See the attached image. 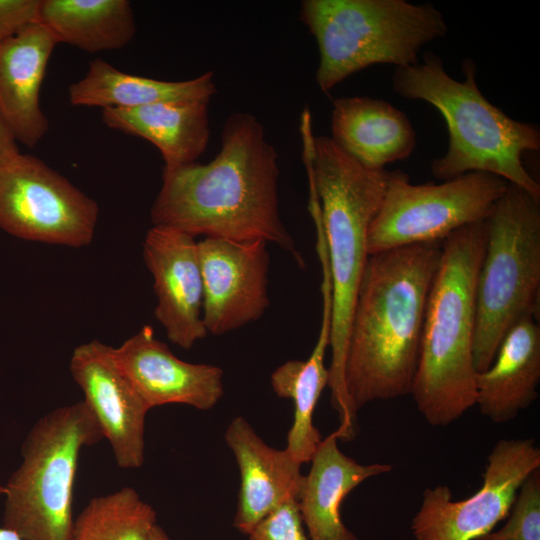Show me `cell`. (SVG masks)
I'll use <instances>...</instances> for the list:
<instances>
[{"instance_id":"obj_1","label":"cell","mask_w":540,"mask_h":540,"mask_svg":"<svg viewBox=\"0 0 540 540\" xmlns=\"http://www.w3.org/2000/svg\"><path fill=\"white\" fill-rule=\"evenodd\" d=\"M279 174L263 124L250 113H233L212 161L164 166L151 222L193 237L274 243L303 266L280 215Z\"/></svg>"},{"instance_id":"obj_2","label":"cell","mask_w":540,"mask_h":540,"mask_svg":"<svg viewBox=\"0 0 540 540\" xmlns=\"http://www.w3.org/2000/svg\"><path fill=\"white\" fill-rule=\"evenodd\" d=\"M442 242L369 255L357 291L344 363L352 410L411 394Z\"/></svg>"},{"instance_id":"obj_3","label":"cell","mask_w":540,"mask_h":540,"mask_svg":"<svg viewBox=\"0 0 540 540\" xmlns=\"http://www.w3.org/2000/svg\"><path fill=\"white\" fill-rule=\"evenodd\" d=\"M300 132L308 185L318 201L332 287L331 404L345 431L357 425L344 384L350 322L359 284L369 257L367 233L382 203L390 171L371 170L327 136H314L311 116H301Z\"/></svg>"},{"instance_id":"obj_4","label":"cell","mask_w":540,"mask_h":540,"mask_svg":"<svg viewBox=\"0 0 540 540\" xmlns=\"http://www.w3.org/2000/svg\"><path fill=\"white\" fill-rule=\"evenodd\" d=\"M486 239L487 220L442 242L411 391L418 411L434 427L450 425L476 403V283Z\"/></svg>"},{"instance_id":"obj_5","label":"cell","mask_w":540,"mask_h":540,"mask_svg":"<svg viewBox=\"0 0 540 540\" xmlns=\"http://www.w3.org/2000/svg\"><path fill=\"white\" fill-rule=\"evenodd\" d=\"M465 80L448 75L433 52L423 61L395 68L392 89L403 98L425 101L443 116L448 128L446 153L432 161V175L447 181L469 172H487L540 198V185L523 163V155L540 148L536 125L520 122L490 103L476 83V66L463 62Z\"/></svg>"},{"instance_id":"obj_6","label":"cell","mask_w":540,"mask_h":540,"mask_svg":"<svg viewBox=\"0 0 540 540\" xmlns=\"http://www.w3.org/2000/svg\"><path fill=\"white\" fill-rule=\"evenodd\" d=\"M300 19L316 40L315 79L325 93L374 64L418 63L422 47L448 31L432 4L405 0H304Z\"/></svg>"},{"instance_id":"obj_7","label":"cell","mask_w":540,"mask_h":540,"mask_svg":"<svg viewBox=\"0 0 540 540\" xmlns=\"http://www.w3.org/2000/svg\"><path fill=\"white\" fill-rule=\"evenodd\" d=\"M103 439L81 400L41 416L22 444V462L5 485L3 526L22 540H70L80 453Z\"/></svg>"},{"instance_id":"obj_8","label":"cell","mask_w":540,"mask_h":540,"mask_svg":"<svg viewBox=\"0 0 540 540\" xmlns=\"http://www.w3.org/2000/svg\"><path fill=\"white\" fill-rule=\"evenodd\" d=\"M540 293V198L508 184L487 219L476 283L474 365L487 369L507 332L537 319Z\"/></svg>"},{"instance_id":"obj_9","label":"cell","mask_w":540,"mask_h":540,"mask_svg":"<svg viewBox=\"0 0 540 540\" xmlns=\"http://www.w3.org/2000/svg\"><path fill=\"white\" fill-rule=\"evenodd\" d=\"M487 172H469L440 184L414 185L390 171L380 208L367 233L369 255L409 245L441 242L460 228L485 221L508 187Z\"/></svg>"},{"instance_id":"obj_10","label":"cell","mask_w":540,"mask_h":540,"mask_svg":"<svg viewBox=\"0 0 540 540\" xmlns=\"http://www.w3.org/2000/svg\"><path fill=\"white\" fill-rule=\"evenodd\" d=\"M99 207L67 178L21 152L0 164V228L21 239L84 247L95 234Z\"/></svg>"},{"instance_id":"obj_11","label":"cell","mask_w":540,"mask_h":540,"mask_svg":"<svg viewBox=\"0 0 540 540\" xmlns=\"http://www.w3.org/2000/svg\"><path fill=\"white\" fill-rule=\"evenodd\" d=\"M538 469L540 449L533 438L497 441L476 493L453 501L447 485L424 490L411 522L415 540H475L493 531L508 517L525 479Z\"/></svg>"},{"instance_id":"obj_12","label":"cell","mask_w":540,"mask_h":540,"mask_svg":"<svg viewBox=\"0 0 540 540\" xmlns=\"http://www.w3.org/2000/svg\"><path fill=\"white\" fill-rule=\"evenodd\" d=\"M262 240L203 238L197 242L203 281V322L208 334L223 335L266 312L270 258Z\"/></svg>"},{"instance_id":"obj_13","label":"cell","mask_w":540,"mask_h":540,"mask_svg":"<svg viewBox=\"0 0 540 540\" xmlns=\"http://www.w3.org/2000/svg\"><path fill=\"white\" fill-rule=\"evenodd\" d=\"M69 368L116 464L123 469L141 467L150 408L118 364L113 347L98 340L82 343L73 350Z\"/></svg>"},{"instance_id":"obj_14","label":"cell","mask_w":540,"mask_h":540,"mask_svg":"<svg viewBox=\"0 0 540 540\" xmlns=\"http://www.w3.org/2000/svg\"><path fill=\"white\" fill-rule=\"evenodd\" d=\"M195 237L164 227L150 228L144 262L154 281V315L167 338L190 350L208 333L203 322V281Z\"/></svg>"},{"instance_id":"obj_15","label":"cell","mask_w":540,"mask_h":540,"mask_svg":"<svg viewBox=\"0 0 540 540\" xmlns=\"http://www.w3.org/2000/svg\"><path fill=\"white\" fill-rule=\"evenodd\" d=\"M113 353L150 409L183 404L206 411L224 396L222 368L178 358L150 326L113 347Z\"/></svg>"},{"instance_id":"obj_16","label":"cell","mask_w":540,"mask_h":540,"mask_svg":"<svg viewBox=\"0 0 540 540\" xmlns=\"http://www.w3.org/2000/svg\"><path fill=\"white\" fill-rule=\"evenodd\" d=\"M240 473V489L233 525L248 535L267 515L290 499H297L303 474L285 450L269 446L242 416L225 431Z\"/></svg>"},{"instance_id":"obj_17","label":"cell","mask_w":540,"mask_h":540,"mask_svg":"<svg viewBox=\"0 0 540 540\" xmlns=\"http://www.w3.org/2000/svg\"><path fill=\"white\" fill-rule=\"evenodd\" d=\"M57 44L52 33L39 22L0 43V113L15 140L30 148L49 129L39 95Z\"/></svg>"},{"instance_id":"obj_18","label":"cell","mask_w":540,"mask_h":540,"mask_svg":"<svg viewBox=\"0 0 540 540\" xmlns=\"http://www.w3.org/2000/svg\"><path fill=\"white\" fill-rule=\"evenodd\" d=\"M338 440L336 430L322 439L297 496L310 540H358L343 522L341 505L361 483L393 470L388 463L357 462L339 449Z\"/></svg>"},{"instance_id":"obj_19","label":"cell","mask_w":540,"mask_h":540,"mask_svg":"<svg viewBox=\"0 0 540 540\" xmlns=\"http://www.w3.org/2000/svg\"><path fill=\"white\" fill-rule=\"evenodd\" d=\"M331 133L338 147L371 170L407 159L417 144L407 115L385 100L370 97L334 99Z\"/></svg>"},{"instance_id":"obj_20","label":"cell","mask_w":540,"mask_h":540,"mask_svg":"<svg viewBox=\"0 0 540 540\" xmlns=\"http://www.w3.org/2000/svg\"><path fill=\"white\" fill-rule=\"evenodd\" d=\"M540 327L533 317L516 323L502 339L491 365L476 378V403L494 423H505L538 397Z\"/></svg>"},{"instance_id":"obj_21","label":"cell","mask_w":540,"mask_h":540,"mask_svg":"<svg viewBox=\"0 0 540 540\" xmlns=\"http://www.w3.org/2000/svg\"><path fill=\"white\" fill-rule=\"evenodd\" d=\"M322 314L317 341L306 360H288L270 376L274 393L291 399L294 405L293 422L284 448L298 463H309L322 436L314 425L313 415L320 396L329 382L325 355L330 348L332 319V287L329 276H322Z\"/></svg>"},{"instance_id":"obj_22","label":"cell","mask_w":540,"mask_h":540,"mask_svg":"<svg viewBox=\"0 0 540 540\" xmlns=\"http://www.w3.org/2000/svg\"><path fill=\"white\" fill-rule=\"evenodd\" d=\"M209 102L169 101L137 108L102 109V122L113 130L141 137L160 151L164 166L196 162L210 138Z\"/></svg>"},{"instance_id":"obj_23","label":"cell","mask_w":540,"mask_h":540,"mask_svg":"<svg viewBox=\"0 0 540 540\" xmlns=\"http://www.w3.org/2000/svg\"><path fill=\"white\" fill-rule=\"evenodd\" d=\"M212 71L185 81H163L121 72L102 59L89 63L85 76L68 88L74 106L137 108L169 101H207L216 94Z\"/></svg>"},{"instance_id":"obj_24","label":"cell","mask_w":540,"mask_h":540,"mask_svg":"<svg viewBox=\"0 0 540 540\" xmlns=\"http://www.w3.org/2000/svg\"><path fill=\"white\" fill-rule=\"evenodd\" d=\"M38 22L58 44L87 53L123 48L136 32L127 0H40Z\"/></svg>"},{"instance_id":"obj_25","label":"cell","mask_w":540,"mask_h":540,"mask_svg":"<svg viewBox=\"0 0 540 540\" xmlns=\"http://www.w3.org/2000/svg\"><path fill=\"white\" fill-rule=\"evenodd\" d=\"M154 508L132 487L95 496L74 519L70 540H149Z\"/></svg>"},{"instance_id":"obj_26","label":"cell","mask_w":540,"mask_h":540,"mask_svg":"<svg viewBox=\"0 0 540 540\" xmlns=\"http://www.w3.org/2000/svg\"><path fill=\"white\" fill-rule=\"evenodd\" d=\"M505 525L475 540H540V469L521 485Z\"/></svg>"},{"instance_id":"obj_27","label":"cell","mask_w":540,"mask_h":540,"mask_svg":"<svg viewBox=\"0 0 540 540\" xmlns=\"http://www.w3.org/2000/svg\"><path fill=\"white\" fill-rule=\"evenodd\" d=\"M247 536L248 540H309L297 499H290L271 512Z\"/></svg>"},{"instance_id":"obj_28","label":"cell","mask_w":540,"mask_h":540,"mask_svg":"<svg viewBox=\"0 0 540 540\" xmlns=\"http://www.w3.org/2000/svg\"><path fill=\"white\" fill-rule=\"evenodd\" d=\"M40 0H0V43L38 22Z\"/></svg>"},{"instance_id":"obj_29","label":"cell","mask_w":540,"mask_h":540,"mask_svg":"<svg viewBox=\"0 0 540 540\" xmlns=\"http://www.w3.org/2000/svg\"><path fill=\"white\" fill-rule=\"evenodd\" d=\"M18 153L17 141L0 113V164Z\"/></svg>"},{"instance_id":"obj_30","label":"cell","mask_w":540,"mask_h":540,"mask_svg":"<svg viewBox=\"0 0 540 540\" xmlns=\"http://www.w3.org/2000/svg\"><path fill=\"white\" fill-rule=\"evenodd\" d=\"M6 492L5 485L3 486L0 483V496L4 495ZM0 540H22L20 536L14 531L6 528L5 526H0Z\"/></svg>"},{"instance_id":"obj_31","label":"cell","mask_w":540,"mask_h":540,"mask_svg":"<svg viewBox=\"0 0 540 540\" xmlns=\"http://www.w3.org/2000/svg\"><path fill=\"white\" fill-rule=\"evenodd\" d=\"M149 540H172L166 531L158 524H156L150 534Z\"/></svg>"}]
</instances>
